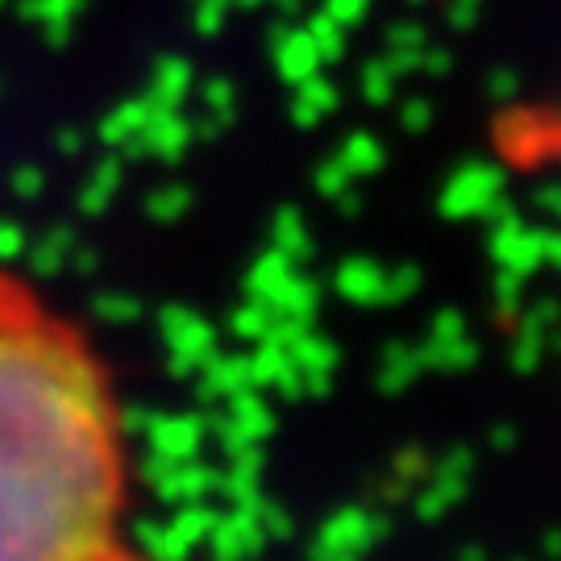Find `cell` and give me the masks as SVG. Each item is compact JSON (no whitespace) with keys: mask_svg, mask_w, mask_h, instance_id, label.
I'll return each instance as SVG.
<instances>
[{"mask_svg":"<svg viewBox=\"0 0 561 561\" xmlns=\"http://www.w3.org/2000/svg\"><path fill=\"white\" fill-rule=\"evenodd\" d=\"M121 387L76 317L0 266V561H150Z\"/></svg>","mask_w":561,"mask_h":561,"instance_id":"1","label":"cell"},{"mask_svg":"<svg viewBox=\"0 0 561 561\" xmlns=\"http://www.w3.org/2000/svg\"><path fill=\"white\" fill-rule=\"evenodd\" d=\"M558 350H561V333H558Z\"/></svg>","mask_w":561,"mask_h":561,"instance_id":"3","label":"cell"},{"mask_svg":"<svg viewBox=\"0 0 561 561\" xmlns=\"http://www.w3.org/2000/svg\"><path fill=\"white\" fill-rule=\"evenodd\" d=\"M545 553H549V558H561V533H549V541H545Z\"/></svg>","mask_w":561,"mask_h":561,"instance_id":"2","label":"cell"}]
</instances>
